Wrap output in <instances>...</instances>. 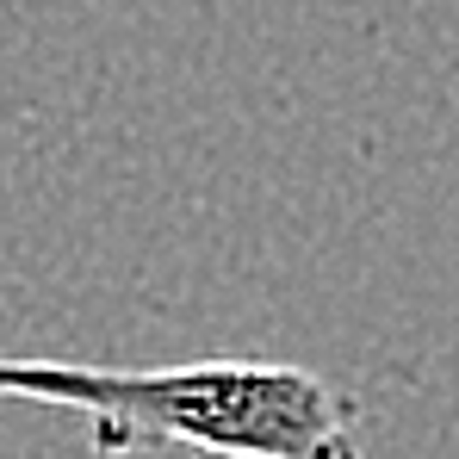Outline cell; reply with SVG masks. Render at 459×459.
Instances as JSON below:
<instances>
[{
	"mask_svg": "<svg viewBox=\"0 0 459 459\" xmlns=\"http://www.w3.org/2000/svg\"><path fill=\"white\" fill-rule=\"evenodd\" d=\"M0 397L81 416L93 459H137L161 447L212 459H367L360 397L299 360H193L118 373L0 354Z\"/></svg>",
	"mask_w": 459,
	"mask_h": 459,
	"instance_id": "obj_1",
	"label": "cell"
}]
</instances>
